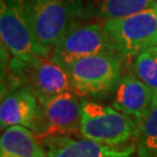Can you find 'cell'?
Masks as SVG:
<instances>
[{
    "mask_svg": "<svg viewBox=\"0 0 157 157\" xmlns=\"http://www.w3.org/2000/svg\"><path fill=\"white\" fill-rule=\"evenodd\" d=\"M37 45L49 57L84 12L83 0H23Z\"/></svg>",
    "mask_w": 157,
    "mask_h": 157,
    "instance_id": "cell-1",
    "label": "cell"
},
{
    "mask_svg": "<svg viewBox=\"0 0 157 157\" xmlns=\"http://www.w3.org/2000/svg\"><path fill=\"white\" fill-rule=\"evenodd\" d=\"M26 67L28 87L40 104L63 92L75 90L67 69L50 57H40L33 63L26 64Z\"/></svg>",
    "mask_w": 157,
    "mask_h": 157,
    "instance_id": "cell-8",
    "label": "cell"
},
{
    "mask_svg": "<svg viewBox=\"0 0 157 157\" xmlns=\"http://www.w3.org/2000/svg\"><path fill=\"white\" fill-rule=\"evenodd\" d=\"M112 106L141 124L155 107V99L151 90L139 77L128 75L115 85Z\"/></svg>",
    "mask_w": 157,
    "mask_h": 157,
    "instance_id": "cell-9",
    "label": "cell"
},
{
    "mask_svg": "<svg viewBox=\"0 0 157 157\" xmlns=\"http://www.w3.org/2000/svg\"><path fill=\"white\" fill-rule=\"evenodd\" d=\"M0 35L6 49L29 64L44 57L37 45L23 0H0Z\"/></svg>",
    "mask_w": 157,
    "mask_h": 157,
    "instance_id": "cell-4",
    "label": "cell"
},
{
    "mask_svg": "<svg viewBox=\"0 0 157 157\" xmlns=\"http://www.w3.org/2000/svg\"><path fill=\"white\" fill-rule=\"evenodd\" d=\"M157 0H90L85 7L87 17L104 20L128 17L143 11Z\"/></svg>",
    "mask_w": 157,
    "mask_h": 157,
    "instance_id": "cell-13",
    "label": "cell"
},
{
    "mask_svg": "<svg viewBox=\"0 0 157 157\" xmlns=\"http://www.w3.org/2000/svg\"><path fill=\"white\" fill-rule=\"evenodd\" d=\"M135 152L136 157H157V106L140 124Z\"/></svg>",
    "mask_w": 157,
    "mask_h": 157,
    "instance_id": "cell-14",
    "label": "cell"
},
{
    "mask_svg": "<svg viewBox=\"0 0 157 157\" xmlns=\"http://www.w3.org/2000/svg\"><path fill=\"white\" fill-rule=\"evenodd\" d=\"M134 72L135 76L151 90L155 106H157V47L143 51L135 57Z\"/></svg>",
    "mask_w": 157,
    "mask_h": 157,
    "instance_id": "cell-15",
    "label": "cell"
},
{
    "mask_svg": "<svg viewBox=\"0 0 157 157\" xmlns=\"http://www.w3.org/2000/svg\"><path fill=\"white\" fill-rule=\"evenodd\" d=\"M0 157H48V152L28 127L11 126L0 137Z\"/></svg>",
    "mask_w": 157,
    "mask_h": 157,
    "instance_id": "cell-12",
    "label": "cell"
},
{
    "mask_svg": "<svg viewBox=\"0 0 157 157\" xmlns=\"http://www.w3.org/2000/svg\"><path fill=\"white\" fill-rule=\"evenodd\" d=\"M102 26L119 55L135 58L157 47V1L139 13L105 20Z\"/></svg>",
    "mask_w": 157,
    "mask_h": 157,
    "instance_id": "cell-2",
    "label": "cell"
},
{
    "mask_svg": "<svg viewBox=\"0 0 157 157\" xmlns=\"http://www.w3.org/2000/svg\"><path fill=\"white\" fill-rule=\"evenodd\" d=\"M39 100L28 86L14 87L1 98V129H6L11 126H25L33 128L39 115Z\"/></svg>",
    "mask_w": 157,
    "mask_h": 157,
    "instance_id": "cell-11",
    "label": "cell"
},
{
    "mask_svg": "<svg viewBox=\"0 0 157 157\" xmlns=\"http://www.w3.org/2000/svg\"><path fill=\"white\" fill-rule=\"evenodd\" d=\"M48 157H132L135 146L119 149L89 139H73L67 135L45 137Z\"/></svg>",
    "mask_w": 157,
    "mask_h": 157,
    "instance_id": "cell-10",
    "label": "cell"
},
{
    "mask_svg": "<svg viewBox=\"0 0 157 157\" xmlns=\"http://www.w3.org/2000/svg\"><path fill=\"white\" fill-rule=\"evenodd\" d=\"M84 101L77 91H67L40 104L39 115L33 126L40 137L80 133Z\"/></svg>",
    "mask_w": 157,
    "mask_h": 157,
    "instance_id": "cell-7",
    "label": "cell"
},
{
    "mask_svg": "<svg viewBox=\"0 0 157 157\" xmlns=\"http://www.w3.org/2000/svg\"><path fill=\"white\" fill-rule=\"evenodd\" d=\"M140 124L113 106L84 101L80 119V135L106 146L118 147L136 137Z\"/></svg>",
    "mask_w": 157,
    "mask_h": 157,
    "instance_id": "cell-3",
    "label": "cell"
},
{
    "mask_svg": "<svg viewBox=\"0 0 157 157\" xmlns=\"http://www.w3.org/2000/svg\"><path fill=\"white\" fill-rule=\"evenodd\" d=\"M98 54H118L104 26L77 21L58 41L49 57L67 67L83 57Z\"/></svg>",
    "mask_w": 157,
    "mask_h": 157,
    "instance_id": "cell-6",
    "label": "cell"
},
{
    "mask_svg": "<svg viewBox=\"0 0 157 157\" xmlns=\"http://www.w3.org/2000/svg\"><path fill=\"white\" fill-rule=\"evenodd\" d=\"M78 93L99 95L114 90L121 78V63L117 54L83 57L65 67Z\"/></svg>",
    "mask_w": 157,
    "mask_h": 157,
    "instance_id": "cell-5",
    "label": "cell"
}]
</instances>
